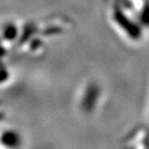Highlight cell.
<instances>
[{
  "instance_id": "5b68a950",
  "label": "cell",
  "mask_w": 149,
  "mask_h": 149,
  "mask_svg": "<svg viewBox=\"0 0 149 149\" xmlns=\"http://www.w3.org/2000/svg\"><path fill=\"white\" fill-rule=\"evenodd\" d=\"M145 115H146L147 124L149 125V88H148V94H147L146 105H145Z\"/></svg>"
},
{
  "instance_id": "277c9868",
  "label": "cell",
  "mask_w": 149,
  "mask_h": 149,
  "mask_svg": "<svg viewBox=\"0 0 149 149\" xmlns=\"http://www.w3.org/2000/svg\"><path fill=\"white\" fill-rule=\"evenodd\" d=\"M149 33V0H118Z\"/></svg>"
},
{
  "instance_id": "3957f363",
  "label": "cell",
  "mask_w": 149,
  "mask_h": 149,
  "mask_svg": "<svg viewBox=\"0 0 149 149\" xmlns=\"http://www.w3.org/2000/svg\"><path fill=\"white\" fill-rule=\"evenodd\" d=\"M126 148H149V125H139L133 128L121 139Z\"/></svg>"
},
{
  "instance_id": "8992f818",
  "label": "cell",
  "mask_w": 149,
  "mask_h": 149,
  "mask_svg": "<svg viewBox=\"0 0 149 149\" xmlns=\"http://www.w3.org/2000/svg\"><path fill=\"white\" fill-rule=\"evenodd\" d=\"M107 3H109V2H112V1H115V0H105Z\"/></svg>"
},
{
  "instance_id": "7a4b0ae2",
  "label": "cell",
  "mask_w": 149,
  "mask_h": 149,
  "mask_svg": "<svg viewBox=\"0 0 149 149\" xmlns=\"http://www.w3.org/2000/svg\"><path fill=\"white\" fill-rule=\"evenodd\" d=\"M105 89L98 79H88L80 83L76 92V108L80 114L94 115L103 105Z\"/></svg>"
},
{
  "instance_id": "6da1fadb",
  "label": "cell",
  "mask_w": 149,
  "mask_h": 149,
  "mask_svg": "<svg viewBox=\"0 0 149 149\" xmlns=\"http://www.w3.org/2000/svg\"><path fill=\"white\" fill-rule=\"evenodd\" d=\"M107 4V19L112 31L118 38L132 46L141 44L148 33L134 15L118 0Z\"/></svg>"
}]
</instances>
